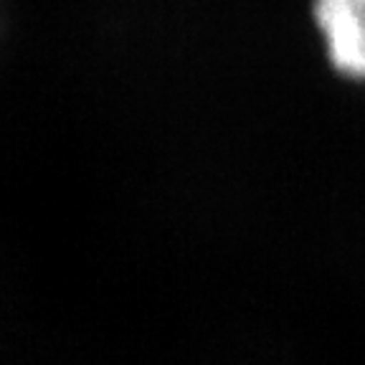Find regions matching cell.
<instances>
[{"label": "cell", "mask_w": 365, "mask_h": 365, "mask_svg": "<svg viewBox=\"0 0 365 365\" xmlns=\"http://www.w3.org/2000/svg\"><path fill=\"white\" fill-rule=\"evenodd\" d=\"M312 26L327 66L340 79L365 84V0H312Z\"/></svg>", "instance_id": "1"}]
</instances>
